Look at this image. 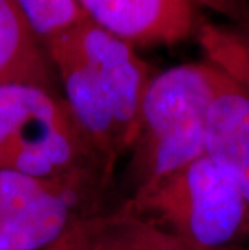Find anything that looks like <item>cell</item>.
<instances>
[{
    "instance_id": "4fadbf2b",
    "label": "cell",
    "mask_w": 249,
    "mask_h": 250,
    "mask_svg": "<svg viewBox=\"0 0 249 250\" xmlns=\"http://www.w3.org/2000/svg\"><path fill=\"white\" fill-rule=\"evenodd\" d=\"M100 215L102 213L89 218L86 221H81L75 228H71L62 239H58L55 244H52L44 250H89V244H91L92 234L99 225Z\"/></svg>"
},
{
    "instance_id": "5b68a950",
    "label": "cell",
    "mask_w": 249,
    "mask_h": 250,
    "mask_svg": "<svg viewBox=\"0 0 249 250\" xmlns=\"http://www.w3.org/2000/svg\"><path fill=\"white\" fill-rule=\"evenodd\" d=\"M104 186L57 184L0 223V250H44L99 215Z\"/></svg>"
},
{
    "instance_id": "ba28073f",
    "label": "cell",
    "mask_w": 249,
    "mask_h": 250,
    "mask_svg": "<svg viewBox=\"0 0 249 250\" xmlns=\"http://www.w3.org/2000/svg\"><path fill=\"white\" fill-rule=\"evenodd\" d=\"M31 83L50 87L44 49L15 0H0V84Z\"/></svg>"
},
{
    "instance_id": "8992f818",
    "label": "cell",
    "mask_w": 249,
    "mask_h": 250,
    "mask_svg": "<svg viewBox=\"0 0 249 250\" xmlns=\"http://www.w3.org/2000/svg\"><path fill=\"white\" fill-rule=\"evenodd\" d=\"M84 17L136 45H175L196 34L193 0H78Z\"/></svg>"
},
{
    "instance_id": "52a82bcc",
    "label": "cell",
    "mask_w": 249,
    "mask_h": 250,
    "mask_svg": "<svg viewBox=\"0 0 249 250\" xmlns=\"http://www.w3.org/2000/svg\"><path fill=\"white\" fill-rule=\"evenodd\" d=\"M205 153L228 171L249 202V92L215 68Z\"/></svg>"
},
{
    "instance_id": "7a4b0ae2",
    "label": "cell",
    "mask_w": 249,
    "mask_h": 250,
    "mask_svg": "<svg viewBox=\"0 0 249 250\" xmlns=\"http://www.w3.org/2000/svg\"><path fill=\"white\" fill-rule=\"evenodd\" d=\"M0 168L52 183L104 188L113 173L65 100L31 83L0 84Z\"/></svg>"
},
{
    "instance_id": "7c38bea8",
    "label": "cell",
    "mask_w": 249,
    "mask_h": 250,
    "mask_svg": "<svg viewBox=\"0 0 249 250\" xmlns=\"http://www.w3.org/2000/svg\"><path fill=\"white\" fill-rule=\"evenodd\" d=\"M57 184L63 183H52L13 169L0 168V223L12 216L34 197L44 194Z\"/></svg>"
},
{
    "instance_id": "5bb4252c",
    "label": "cell",
    "mask_w": 249,
    "mask_h": 250,
    "mask_svg": "<svg viewBox=\"0 0 249 250\" xmlns=\"http://www.w3.org/2000/svg\"><path fill=\"white\" fill-rule=\"evenodd\" d=\"M212 12L224 15L230 23H245L249 21V2L248 0H193Z\"/></svg>"
},
{
    "instance_id": "8fae6325",
    "label": "cell",
    "mask_w": 249,
    "mask_h": 250,
    "mask_svg": "<svg viewBox=\"0 0 249 250\" xmlns=\"http://www.w3.org/2000/svg\"><path fill=\"white\" fill-rule=\"evenodd\" d=\"M15 2L41 45L86 18L78 0H15Z\"/></svg>"
},
{
    "instance_id": "30bf717a",
    "label": "cell",
    "mask_w": 249,
    "mask_h": 250,
    "mask_svg": "<svg viewBox=\"0 0 249 250\" xmlns=\"http://www.w3.org/2000/svg\"><path fill=\"white\" fill-rule=\"evenodd\" d=\"M205 62L249 92V21L245 23H207L201 21L196 29Z\"/></svg>"
},
{
    "instance_id": "277c9868",
    "label": "cell",
    "mask_w": 249,
    "mask_h": 250,
    "mask_svg": "<svg viewBox=\"0 0 249 250\" xmlns=\"http://www.w3.org/2000/svg\"><path fill=\"white\" fill-rule=\"evenodd\" d=\"M123 205L198 249L249 246V202L207 153L163 179L144 199Z\"/></svg>"
},
{
    "instance_id": "9c48e42d",
    "label": "cell",
    "mask_w": 249,
    "mask_h": 250,
    "mask_svg": "<svg viewBox=\"0 0 249 250\" xmlns=\"http://www.w3.org/2000/svg\"><path fill=\"white\" fill-rule=\"evenodd\" d=\"M89 250H203L121 205L100 215ZM230 250H249V246Z\"/></svg>"
},
{
    "instance_id": "6da1fadb",
    "label": "cell",
    "mask_w": 249,
    "mask_h": 250,
    "mask_svg": "<svg viewBox=\"0 0 249 250\" xmlns=\"http://www.w3.org/2000/svg\"><path fill=\"white\" fill-rule=\"evenodd\" d=\"M42 49L60 78L71 116L113 168L136 141L142 100L156 73L133 45L88 18Z\"/></svg>"
},
{
    "instance_id": "3957f363",
    "label": "cell",
    "mask_w": 249,
    "mask_h": 250,
    "mask_svg": "<svg viewBox=\"0 0 249 250\" xmlns=\"http://www.w3.org/2000/svg\"><path fill=\"white\" fill-rule=\"evenodd\" d=\"M214 86L215 66L209 62L184 63L152 76L130 150L133 192L128 202L144 199L163 179L205 153Z\"/></svg>"
}]
</instances>
